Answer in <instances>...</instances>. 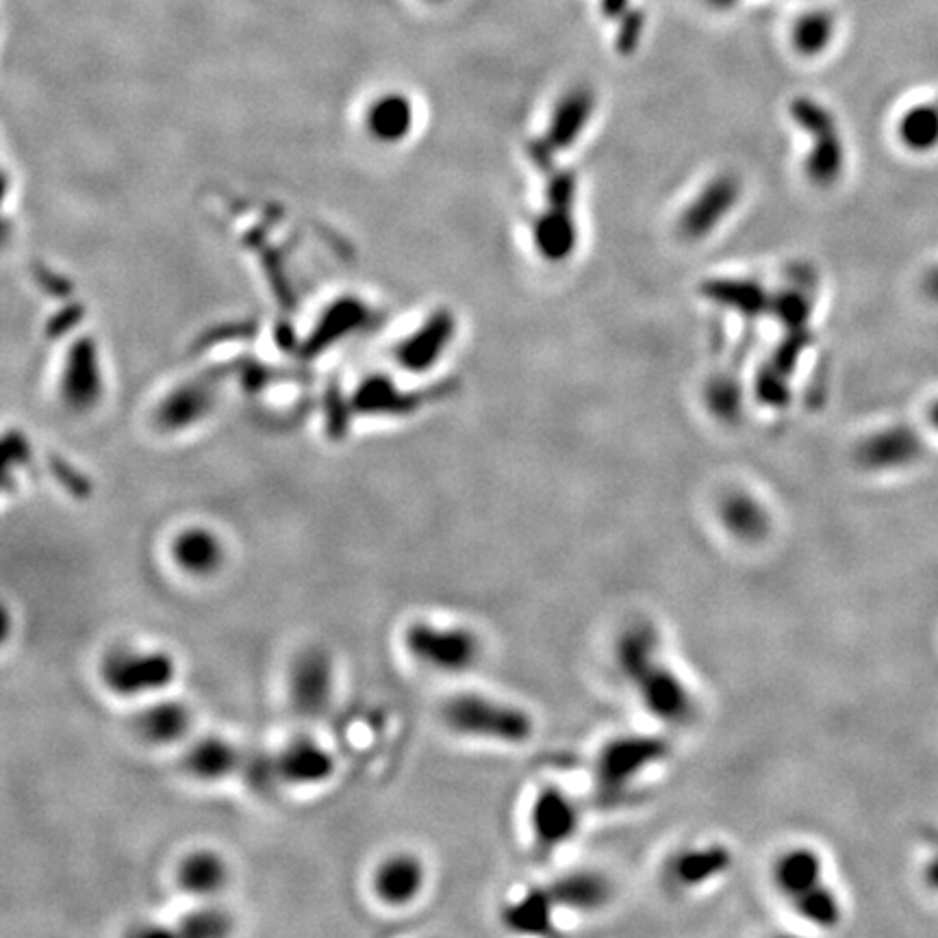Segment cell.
<instances>
[{
    "label": "cell",
    "instance_id": "3957f363",
    "mask_svg": "<svg viewBox=\"0 0 938 938\" xmlns=\"http://www.w3.org/2000/svg\"><path fill=\"white\" fill-rule=\"evenodd\" d=\"M441 715L450 730L474 739L519 745L526 743L535 732V721L524 708L478 693L450 697L443 704Z\"/></svg>",
    "mask_w": 938,
    "mask_h": 938
},
{
    "label": "cell",
    "instance_id": "44dd1931",
    "mask_svg": "<svg viewBox=\"0 0 938 938\" xmlns=\"http://www.w3.org/2000/svg\"><path fill=\"white\" fill-rule=\"evenodd\" d=\"M556 908L548 886H537L506 906L502 919L513 932L543 936L552 932Z\"/></svg>",
    "mask_w": 938,
    "mask_h": 938
},
{
    "label": "cell",
    "instance_id": "5bb4252c",
    "mask_svg": "<svg viewBox=\"0 0 938 938\" xmlns=\"http://www.w3.org/2000/svg\"><path fill=\"white\" fill-rule=\"evenodd\" d=\"M719 519L730 535L743 543H760L771 532L767 506L750 491H730L719 502Z\"/></svg>",
    "mask_w": 938,
    "mask_h": 938
},
{
    "label": "cell",
    "instance_id": "cb8c5ba5",
    "mask_svg": "<svg viewBox=\"0 0 938 938\" xmlns=\"http://www.w3.org/2000/svg\"><path fill=\"white\" fill-rule=\"evenodd\" d=\"M192 715L179 702H159L139 715L137 728L152 743H172L185 737Z\"/></svg>",
    "mask_w": 938,
    "mask_h": 938
},
{
    "label": "cell",
    "instance_id": "484cf974",
    "mask_svg": "<svg viewBox=\"0 0 938 938\" xmlns=\"http://www.w3.org/2000/svg\"><path fill=\"white\" fill-rule=\"evenodd\" d=\"M226 880V867L220 856L211 852L189 854L179 869V882L183 889L194 895H211L222 889Z\"/></svg>",
    "mask_w": 938,
    "mask_h": 938
},
{
    "label": "cell",
    "instance_id": "7c38bea8",
    "mask_svg": "<svg viewBox=\"0 0 938 938\" xmlns=\"http://www.w3.org/2000/svg\"><path fill=\"white\" fill-rule=\"evenodd\" d=\"M925 452V443L915 428L895 424L876 430L856 446V463L869 472H889L917 463Z\"/></svg>",
    "mask_w": 938,
    "mask_h": 938
},
{
    "label": "cell",
    "instance_id": "d590c367",
    "mask_svg": "<svg viewBox=\"0 0 938 938\" xmlns=\"http://www.w3.org/2000/svg\"><path fill=\"white\" fill-rule=\"evenodd\" d=\"M706 3L715 9H732L734 5H739L741 0H706Z\"/></svg>",
    "mask_w": 938,
    "mask_h": 938
},
{
    "label": "cell",
    "instance_id": "ba28073f",
    "mask_svg": "<svg viewBox=\"0 0 938 938\" xmlns=\"http://www.w3.org/2000/svg\"><path fill=\"white\" fill-rule=\"evenodd\" d=\"M174 661L163 652L116 650L103 663V682L124 697L168 687L174 678Z\"/></svg>",
    "mask_w": 938,
    "mask_h": 938
},
{
    "label": "cell",
    "instance_id": "6da1fadb",
    "mask_svg": "<svg viewBox=\"0 0 938 938\" xmlns=\"http://www.w3.org/2000/svg\"><path fill=\"white\" fill-rule=\"evenodd\" d=\"M621 676L635 689L652 717L669 726H687L695 719L693 691L661 656V639L648 621H635L621 632L615 645Z\"/></svg>",
    "mask_w": 938,
    "mask_h": 938
},
{
    "label": "cell",
    "instance_id": "8fae6325",
    "mask_svg": "<svg viewBox=\"0 0 938 938\" xmlns=\"http://www.w3.org/2000/svg\"><path fill=\"white\" fill-rule=\"evenodd\" d=\"M333 695V661L324 650H302L289 669V697L302 717H320Z\"/></svg>",
    "mask_w": 938,
    "mask_h": 938
},
{
    "label": "cell",
    "instance_id": "f1b7e54d",
    "mask_svg": "<svg viewBox=\"0 0 938 938\" xmlns=\"http://www.w3.org/2000/svg\"><path fill=\"white\" fill-rule=\"evenodd\" d=\"M756 394L758 400L769 407H784L789 402V374L767 363L756 378Z\"/></svg>",
    "mask_w": 938,
    "mask_h": 938
},
{
    "label": "cell",
    "instance_id": "4316f807",
    "mask_svg": "<svg viewBox=\"0 0 938 938\" xmlns=\"http://www.w3.org/2000/svg\"><path fill=\"white\" fill-rule=\"evenodd\" d=\"M771 315L787 326V331L808 328L810 313H813V296L804 287H793L771 298Z\"/></svg>",
    "mask_w": 938,
    "mask_h": 938
},
{
    "label": "cell",
    "instance_id": "277c9868",
    "mask_svg": "<svg viewBox=\"0 0 938 938\" xmlns=\"http://www.w3.org/2000/svg\"><path fill=\"white\" fill-rule=\"evenodd\" d=\"M789 113L793 122L810 137V150L804 170L810 181L819 187L839 183L845 172V144L834 113L815 98H795Z\"/></svg>",
    "mask_w": 938,
    "mask_h": 938
},
{
    "label": "cell",
    "instance_id": "8992f818",
    "mask_svg": "<svg viewBox=\"0 0 938 938\" xmlns=\"http://www.w3.org/2000/svg\"><path fill=\"white\" fill-rule=\"evenodd\" d=\"M598 109V98L589 85H574L556 100L548 129L530 146V157L539 170H552L554 155L572 148L580 135L587 131L593 113Z\"/></svg>",
    "mask_w": 938,
    "mask_h": 938
},
{
    "label": "cell",
    "instance_id": "7a4b0ae2",
    "mask_svg": "<svg viewBox=\"0 0 938 938\" xmlns=\"http://www.w3.org/2000/svg\"><path fill=\"white\" fill-rule=\"evenodd\" d=\"M773 882L804 921L834 930L843 919L841 899L826 882L823 860L810 847H791L773 865Z\"/></svg>",
    "mask_w": 938,
    "mask_h": 938
},
{
    "label": "cell",
    "instance_id": "603a6c76",
    "mask_svg": "<svg viewBox=\"0 0 938 938\" xmlns=\"http://www.w3.org/2000/svg\"><path fill=\"white\" fill-rule=\"evenodd\" d=\"M836 35V18L828 9L802 11L791 24V44L797 55L815 59L826 53Z\"/></svg>",
    "mask_w": 938,
    "mask_h": 938
},
{
    "label": "cell",
    "instance_id": "ac0fdd59",
    "mask_svg": "<svg viewBox=\"0 0 938 938\" xmlns=\"http://www.w3.org/2000/svg\"><path fill=\"white\" fill-rule=\"evenodd\" d=\"M424 886V865L415 856H391L378 867L374 876V889L383 902L391 906L409 904L420 895Z\"/></svg>",
    "mask_w": 938,
    "mask_h": 938
},
{
    "label": "cell",
    "instance_id": "2e32d148",
    "mask_svg": "<svg viewBox=\"0 0 938 938\" xmlns=\"http://www.w3.org/2000/svg\"><path fill=\"white\" fill-rule=\"evenodd\" d=\"M281 780L289 784H320L333 773V756L311 739L291 741L276 756Z\"/></svg>",
    "mask_w": 938,
    "mask_h": 938
},
{
    "label": "cell",
    "instance_id": "30bf717a",
    "mask_svg": "<svg viewBox=\"0 0 938 938\" xmlns=\"http://www.w3.org/2000/svg\"><path fill=\"white\" fill-rule=\"evenodd\" d=\"M743 196V183L734 174H719L708 181L697 196L684 207L678 218V233L689 242L715 233L719 224L739 205Z\"/></svg>",
    "mask_w": 938,
    "mask_h": 938
},
{
    "label": "cell",
    "instance_id": "9c48e42d",
    "mask_svg": "<svg viewBox=\"0 0 938 938\" xmlns=\"http://www.w3.org/2000/svg\"><path fill=\"white\" fill-rule=\"evenodd\" d=\"M580 826L578 804L559 787H543L530 810L532 843L537 858H550L556 849L572 841Z\"/></svg>",
    "mask_w": 938,
    "mask_h": 938
},
{
    "label": "cell",
    "instance_id": "83f0119b",
    "mask_svg": "<svg viewBox=\"0 0 938 938\" xmlns=\"http://www.w3.org/2000/svg\"><path fill=\"white\" fill-rule=\"evenodd\" d=\"M706 402H708V407H711V411L715 413L717 420L726 422V424L739 422L743 400H741V391H739L737 380H732V378L713 380L711 387H708Z\"/></svg>",
    "mask_w": 938,
    "mask_h": 938
},
{
    "label": "cell",
    "instance_id": "836d02e7",
    "mask_svg": "<svg viewBox=\"0 0 938 938\" xmlns=\"http://www.w3.org/2000/svg\"><path fill=\"white\" fill-rule=\"evenodd\" d=\"M923 291L930 300L938 302V265L923 276Z\"/></svg>",
    "mask_w": 938,
    "mask_h": 938
},
{
    "label": "cell",
    "instance_id": "d4e9b609",
    "mask_svg": "<svg viewBox=\"0 0 938 938\" xmlns=\"http://www.w3.org/2000/svg\"><path fill=\"white\" fill-rule=\"evenodd\" d=\"M897 135L912 152H928L938 146V103L910 107L897 124Z\"/></svg>",
    "mask_w": 938,
    "mask_h": 938
},
{
    "label": "cell",
    "instance_id": "8d00e7d4",
    "mask_svg": "<svg viewBox=\"0 0 938 938\" xmlns=\"http://www.w3.org/2000/svg\"><path fill=\"white\" fill-rule=\"evenodd\" d=\"M930 422L938 430V400L932 404V409H930Z\"/></svg>",
    "mask_w": 938,
    "mask_h": 938
},
{
    "label": "cell",
    "instance_id": "4fadbf2b",
    "mask_svg": "<svg viewBox=\"0 0 938 938\" xmlns=\"http://www.w3.org/2000/svg\"><path fill=\"white\" fill-rule=\"evenodd\" d=\"M578 222L574 209L543 207L532 224V242L548 263H563L574 255L578 248Z\"/></svg>",
    "mask_w": 938,
    "mask_h": 938
},
{
    "label": "cell",
    "instance_id": "f546056e",
    "mask_svg": "<svg viewBox=\"0 0 938 938\" xmlns=\"http://www.w3.org/2000/svg\"><path fill=\"white\" fill-rule=\"evenodd\" d=\"M578 196V176L572 170H556L545 185V207L574 209Z\"/></svg>",
    "mask_w": 938,
    "mask_h": 938
},
{
    "label": "cell",
    "instance_id": "d6986e66",
    "mask_svg": "<svg viewBox=\"0 0 938 938\" xmlns=\"http://www.w3.org/2000/svg\"><path fill=\"white\" fill-rule=\"evenodd\" d=\"M702 294L721 307L739 311L747 318L767 315L771 311V298L767 289L752 278H713L702 285Z\"/></svg>",
    "mask_w": 938,
    "mask_h": 938
},
{
    "label": "cell",
    "instance_id": "4dcf8cb0",
    "mask_svg": "<svg viewBox=\"0 0 938 938\" xmlns=\"http://www.w3.org/2000/svg\"><path fill=\"white\" fill-rule=\"evenodd\" d=\"M228 930H231V919L215 908L192 912L181 923V932L187 936H222Z\"/></svg>",
    "mask_w": 938,
    "mask_h": 938
},
{
    "label": "cell",
    "instance_id": "52a82bcc",
    "mask_svg": "<svg viewBox=\"0 0 938 938\" xmlns=\"http://www.w3.org/2000/svg\"><path fill=\"white\" fill-rule=\"evenodd\" d=\"M404 643L413 658L439 671L469 669L480 656V639L459 626L443 628L417 621L404 635Z\"/></svg>",
    "mask_w": 938,
    "mask_h": 938
},
{
    "label": "cell",
    "instance_id": "e575fe53",
    "mask_svg": "<svg viewBox=\"0 0 938 938\" xmlns=\"http://www.w3.org/2000/svg\"><path fill=\"white\" fill-rule=\"evenodd\" d=\"M925 880H928L932 889H938V852L932 858V863L928 865V871H925Z\"/></svg>",
    "mask_w": 938,
    "mask_h": 938
},
{
    "label": "cell",
    "instance_id": "9a60e30c",
    "mask_svg": "<svg viewBox=\"0 0 938 938\" xmlns=\"http://www.w3.org/2000/svg\"><path fill=\"white\" fill-rule=\"evenodd\" d=\"M732 852L724 845H706L684 849L669 863V878L680 889H697L730 869Z\"/></svg>",
    "mask_w": 938,
    "mask_h": 938
},
{
    "label": "cell",
    "instance_id": "5b68a950",
    "mask_svg": "<svg viewBox=\"0 0 938 938\" xmlns=\"http://www.w3.org/2000/svg\"><path fill=\"white\" fill-rule=\"evenodd\" d=\"M671 752V743L654 734H628L602 747L595 758V780L600 791L619 795L635 782L643 771L663 763Z\"/></svg>",
    "mask_w": 938,
    "mask_h": 938
},
{
    "label": "cell",
    "instance_id": "d6a6232c",
    "mask_svg": "<svg viewBox=\"0 0 938 938\" xmlns=\"http://www.w3.org/2000/svg\"><path fill=\"white\" fill-rule=\"evenodd\" d=\"M628 3L630 0H600V5H602V14L606 18H621L628 11Z\"/></svg>",
    "mask_w": 938,
    "mask_h": 938
},
{
    "label": "cell",
    "instance_id": "1f68e13d",
    "mask_svg": "<svg viewBox=\"0 0 938 938\" xmlns=\"http://www.w3.org/2000/svg\"><path fill=\"white\" fill-rule=\"evenodd\" d=\"M244 773L250 787H255L257 791H268L276 780H281V773H278V760L268 756V754H252L250 758L244 760Z\"/></svg>",
    "mask_w": 938,
    "mask_h": 938
},
{
    "label": "cell",
    "instance_id": "ffe728a7",
    "mask_svg": "<svg viewBox=\"0 0 938 938\" xmlns=\"http://www.w3.org/2000/svg\"><path fill=\"white\" fill-rule=\"evenodd\" d=\"M174 561L185 572L194 576H207L220 567L224 559L222 541L205 528L183 530L172 545Z\"/></svg>",
    "mask_w": 938,
    "mask_h": 938
},
{
    "label": "cell",
    "instance_id": "7402d4cb",
    "mask_svg": "<svg viewBox=\"0 0 938 938\" xmlns=\"http://www.w3.org/2000/svg\"><path fill=\"white\" fill-rule=\"evenodd\" d=\"M183 765L198 780H220L239 767V752L224 739L207 737L189 747Z\"/></svg>",
    "mask_w": 938,
    "mask_h": 938
},
{
    "label": "cell",
    "instance_id": "e0dca14e",
    "mask_svg": "<svg viewBox=\"0 0 938 938\" xmlns=\"http://www.w3.org/2000/svg\"><path fill=\"white\" fill-rule=\"evenodd\" d=\"M548 889L556 906L576 912H595L611 899V882L598 871H572L554 880Z\"/></svg>",
    "mask_w": 938,
    "mask_h": 938
}]
</instances>
